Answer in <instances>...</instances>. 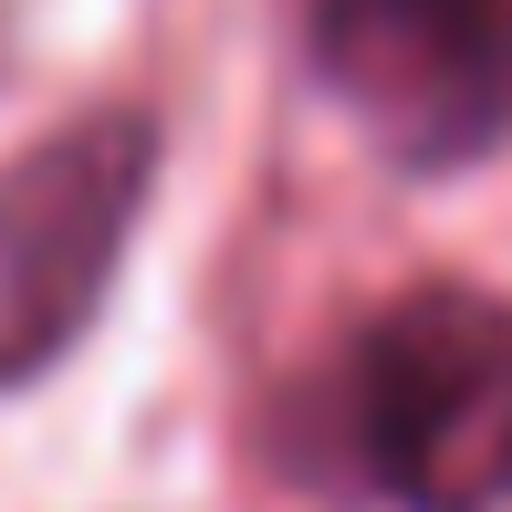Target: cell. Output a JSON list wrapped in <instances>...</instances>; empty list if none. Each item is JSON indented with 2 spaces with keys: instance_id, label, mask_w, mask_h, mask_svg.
Returning a JSON list of instances; mask_svg holds the SVG:
<instances>
[{
  "instance_id": "cell-1",
  "label": "cell",
  "mask_w": 512,
  "mask_h": 512,
  "mask_svg": "<svg viewBox=\"0 0 512 512\" xmlns=\"http://www.w3.org/2000/svg\"><path fill=\"white\" fill-rule=\"evenodd\" d=\"M356 460L408 512H502L512 502V314L492 293L429 283L387 304L345 366Z\"/></svg>"
},
{
  "instance_id": "cell-2",
  "label": "cell",
  "mask_w": 512,
  "mask_h": 512,
  "mask_svg": "<svg viewBox=\"0 0 512 512\" xmlns=\"http://www.w3.org/2000/svg\"><path fill=\"white\" fill-rule=\"evenodd\" d=\"M157 178V126L126 105L74 115L0 168V387L42 377L95 324L115 251Z\"/></svg>"
},
{
  "instance_id": "cell-3",
  "label": "cell",
  "mask_w": 512,
  "mask_h": 512,
  "mask_svg": "<svg viewBox=\"0 0 512 512\" xmlns=\"http://www.w3.org/2000/svg\"><path fill=\"white\" fill-rule=\"evenodd\" d=\"M314 63L418 178L512 136V0H314Z\"/></svg>"
}]
</instances>
